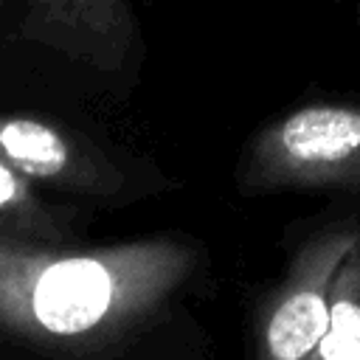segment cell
<instances>
[{
	"label": "cell",
	"mask_w": 360,
	"mask_h": 360,
	"mask_svg": "<svg viewBox=\"0 0 360 360\" xmlns=\"http://www.w3.org/2000/svg\"><path fill=\"white\" fill-rule=\"evenodd\" d=\"M0 42L115 70L143 37L135 0H0Z\"/></svg>",
	"instance_id": "obj_1"
},
{
	"label": "cell",
	"mask_w": 360,
	"mask_h": 360,
	"mask_svg": "<svg viewBox=\"0 0 360 360\" xmlns=\"http://www.w3.org/2000/svg\"><path fill=\"white\" fill-rule=\"evenodd\" d=\"M253 160L273 180H360V98L338 96L292 107L259 132Z\"/></svg>",
	"instance_id": "obj_2"
},
{
	"label": "cell",
	"mask_w": 360,
	"mask_h": 360,
	"mask_svg": "<svg viewBox=\"0 0 360 360\" xmlns=\"http://www.w3.org/2000/svg\"><path fill=\"white\" fill-rule=\"evenodd\" d=\"M124 290L115 264L96 256L56 259L31 276L25 287L28 318L51 335H82L98 326Z\"/></svg>",
	"instance_id": "obj_3"
},
{
	"label": "cell",
	"mask_w": 360,
	"mask_h": 360,
	"mask_svg": "<svg viewBox=\"0 0 360 360\" xmlns=\"http://www.w3.org/2000/svg\"><path fill=\"white\" fill-rule=\"evenodd\" d=\"M329 329V307L312 287L290 292L270 315L264 346L270 360H304Z\"/></svg>",
	"instance_id": "obj_4"
},
{
	"label": "cell",
	"mask_w": 360,
	"mask_h": 360,
	"mask_svg": "<svg viewBox=\"0 0 360 360\" xmlns=\"http://www.w3.org/2000/svg\"><path fill=\"white\" fill-rule=\"evenodd\" d=\"M73 152L68 138L34 118H0V160L25 177H56L68 169Z\"/></svg>",
	"instance_id": "obj_5"
},
{
	"label": "cell",
	"mask_w": 360,
	"mask_h": 360,
	"mask_svg": "<svg viewBox=\"0 0 360 360\" xmlns=\"http://www.w3.org/2000/svg\"><path fill=\"white\" fill-rule=\"evenodd\" d=\"M321 360H360V304L338 298L329 307V329L318 343Z\"/></svg>",
	"instance_id": "obj_6"
},
{
	"label": "cell",
	"mask_w": 360,
	"mask_h": 360,
	"mask_svg": "<svg viewBox=\"0 0 360 360\" xmlns=\"http://www.w3.org/2000/svg\"><path fill=\"white\" fill-rule=\"evenodd\" d=\"M22 194V186H20V177H17V169L8 166L6 160H0V208H8L20 200Z\"/></svg>",
	"instance_id": "obj_7"
},
{
	"label": "cell",
	"mask_w": 360,
	"mask_h": 360,
	"mask_svg": "<svg viewBox=\"0 0 360 360\" xmlns=\"http://www.w3.org/2000/svg\"><path fill=\"white\" fill-rule=\"evenodd\" d=\"M335 3L346 6V8L352 11V20H354V25L360 28V0H335Z\"/></svg>",
	"instance_id": "obj_8"
}]
</instances>
